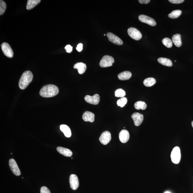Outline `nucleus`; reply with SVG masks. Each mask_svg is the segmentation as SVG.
Here are the masks:
<instances>
[{
	"mask_svg": "<svg viewBox=\"0 0 193 193\" xmlns=\"http://www.w3.org/2000/svg\"><path fill=\"white\" fill-rule=\"evenodd\" d=\"M59 92L58 88L57 86L53 85H44L41 88L40 92L41 96L49 98L56 96Z\"/></svg>",
	"mask_w": 193,
	"mask_h": 193,
	"instance_id": "nucleus-1",
	"label": "nucleus"
},
{
	"mask_svg": "<svg viewBox=\"0 0 193 193\" xmlns=\"http://www.w3.org/2000/svg\"><path fill=\"white\" fill-rule=\"evenodd\" d=\"M33 75L30 71L25 72L21 76L19 82V88L21 90H24L32 81Z\"/></svg>",
	"mask_w": 193,
	"mask_h": 193,
	"instance_id": "nucleus-2",
	"label": "nucleus"
},
{
	"mask_svg": "<svg viewBox=\"0 0 193 193\" xmlns=\"http://www.w3.org/2000/svg\"><path fill=\"white\" fill-rule=\"evenodd\" d=\"M180 149L179 147L176 146L173 148L171 153L172 161L174 164H178L181 160Z\"/></svg>",
	"mask_w": 193,
	"mask_h": 193,
	"instance_id": "nucleus-3",
	"label": "nucleus"
},
{
	"mask_svg": "<svg viewBox=\"0 0 193 193\" xmlns=\"http://www.w3.org/2000/svg\"><path fill=\"white\" fill-rule=\"evenodd\" d=\"M114 62V59L113 57L110 56H105L100 61V65L103 68L109 67L113 66Z\"/></svg>",
	"mask_w": 193,
	"mask_h": 193,
	"instance_id": "nucleus-4",
	"label": "nucleus"
},
{
	"mask_svg": "<svg viewBox=\"0 0 193 193\" xmlns=\"http://www.w3.org/2000/svg\"><path fill=\"white\" fill-rule=\"evenodd\" d=\"M129 36L135 40L138 41L141 39L142 34L139 30L135 28H130L128 29Z\"/></svg>",
	"mask_w": 193,
	"mask_h": 193,
	"instance_id": "nucleus-5",
	"label": "nucleus"
},
{
	"mask_svg": "<svg viewBox=\"0 0 193 193\" xmlns=\"http://www.w3.org/2000/svg\"><path fill=\"white\" fill-rule=\"evenodd\" d=\"M1 48L3 53L8 58H12L14 56V52L10 46L7 43H3L1 45Z\"/></svg>",
	"mask_w": 193,
	"mask_h": 193,
	"instance_id": "nucleus-6",
	"label": "nucleus"
},
{
	"mask_svg": "<svg viewBox=\"0 0 193 193\" xmlns=\"http://www.w3.org/2000/svg\"><path fill=\"white\" fill-rule=\"evenodd\" d=\"M138 19L141 22L145 23L151 26H155L156 25V21L154 19L144 15H140Z\"/></svg>",
	"mask_w": 193,
	"mask_h": 193,
	"instance_id": "nucleus-7",
	"label": "nucleus"
},
{
	"mask_svg": "<svg viewBox=\"0 0 193 193\" xmlns=\"http://www.w3.org/2000/svg\"><path fill=\"white\" fill-rule=\"evenodd\" d=\"M111 139V134L108 131H105L102 133L99 138L100 143L103 145L108 144Z\"/></svg>",
	"mask_w": 193,
	"mask_h": 193,
	"instance_id": "nucleus-8",
	"label": "nucleus"
},
{
	"mask_svg": "<svg viewBox=\"0 0 193 193\" xmlns=\"http://www.w3.org/2000/svg\"><path fill=\"white\" fill-rule=\"evenodd\" d=\"M85 101L88 103L94 105H97L99 103L100 97V95L97 94L92 96L87 95L85 97Z\"/></svg>",
	"mask_w": 193,
	"mask_h": 193,
	"instance_id": "nucleus-9",
	"label": "nucleus"
},
{
	"mask_svg": "<svg viewBox=\"0 0 193 193\" xmlns=\"http://www.w3.org/2000/svg\"><path fill=\"white\" fill-rule=\"evenodd\" d=\"M108 40L113 44L118 45H122L123 44L122 41L118 36L113 34V33L109 32L107 34Z\"/></svg>",
	"mask_w": 193,
	"mask_h": 193,
	"instance_id": "nucleus-10",
	"label": "nucleus"
},
{
	"mask_svg": "<svg viewBox=\"0 0 193 193\" xmlns=\"http://www.w3.org/2000/svg\"><path fill=\"white\" fill-rule=\"evenodd\" d=\"M9 166L12 172L16 176L20 175L21 173L19 167L15 160L11 159L9 161Z\"/></svg>",
	"mask_w": 193,
	"mask_h": 193,
	"instance_id": "nucleus-11",
	"label": "nucleus"
},
{
	"mask_svg": "<svg viewBox=\"0 0 193 193\" xmlns=\"http://www.w3.org/2000/svg\"><path fill=\"white\" fill-rule=\"evenodd\" d=\"M70 182L71 188L74 190L78 189L79 186V182L78 177L75 174L71 175Z\"/></svg>",
	"mask_w": 193,
	"mask_h": 193,
	"instance_id": "nucleus-12",
	"label": "nucleus"
},
{
	"mask_svg": "<svg viewBox=\"0 0 193 193\" xmlns=\"http://www.w3.org/2000/svg\"><path fill=\"white\" fill-rule=\"evenodd\" d=\"M131 118L134 121V124L136 126H140L143 120V115L139 113H135L131 115Z\"/></svg>",
	"mask_w": 193,
	"mask_h": 193,
	"instance_id": "nucleus-13",
	"label": "nucleus"
},
{
	"mask_svg": "<svg viewBox=\"0 0 193 193\" xmlns=\"http://www.w3.org/2000/svg\"><path fill=\"white\" fill-rule=\"evenodd\" d=\"M119 138L120 141L123 143L127 142L130 138V134L128 131L123 130L120 132Z\"/></svg>",
	"mask_w": 193,
	"mask_h": 193,
	"instance_id": "nucleus-14",
	"label": "nucleus"
},
{
	"mask_svg": "<svg viewBox=\"0 0 193 193\" xmlns=\"http://www.w3.org/2000/svg\"><path fill=\"white\" fill-rule=\"evenodd\" d=\"M95 115L91 112L86 111L83 114L82 118L84 121L93 122L95 121Z\"/></svg>",
	"mask_w": 193,
	"mask_h": 193,
	"instance_id": "nucleus-15",
	"label": "nucleus"
},
{
	"mask_svg": "<svg viewBox=\"0 0 193 193\" xmlns=\"http://www.w3.org/2000/svg\"><path fill=\"white\" fill-rule=\"evenodd\" d=\"M73 68L74 69H77L79 73L82 75L85 72L87 69V66L83 63L79 62L75 64Z\"/></svg>",
	"mask_w": 193,
	"mask_h": 193,
	"instance_id": "nucleus-16",
	"label": "nucleus"
},
{
	"mask_svg": "<svg viewBox=\"0 0 193 193\" xmlns=\"http://www.w3.org/2000/svg\"><path fill=\"white\" fill-rule=\"evenodd\" d=\"M57 150L59 153L64 156L70 157L72 155V152L67 148L59 147L57 148Z\"/></svg>",
	"mask_w": 193,
	"mask_h": 193,
	"instance_id": "nucleus-17",
	"label": "nucleus"
},
{
	"mask_svg": "<svg viewBox=\"0 0 193 193\" xmlns=\"http://www.w3.org/2000/svg\"><path fill=\"white\" fill-rule=\"evenodd\" d=\"M131 73L128 71L121 73L118 75V79L122 80H128L131 78Z\"/></svg>",
	"mask_w": 193,
	"mask_h": 193,
	"instance_id": "nucleus-18",
	"label": "nucleus"
},
{
	"mask_svg": "<svg viewBox=\"0 0 193 193\" xmlns=\"http://www.w3.org/2000/svg\"><path fill=\"white\" fill-rule=\"evenodd\" d=\"M60 129L66 137L70 138L71 136V132L69 127L65 125H61Z\"/></svg>",
	"mask_w": 193,
	"mask_h": 193,
	"instance_id": "nucleus-19",
	"label": "nucleus"
},
{
	"mask_svg": "<svg viewBox=\"0 0 193 193\" xmlns=\"http://www.w3.org/2000/svg\"><path fill=\"white\" fill-rule=\"evenodd\" d=\"M172 41L174 45L177 47H180L182 45V43L180 34H177L173 36L172 37Z\"/></svg>",
	"mask_w": 193,
	"mask_h": 193,
	"instance_id": "nucleus-20",
	"label": "nucleus"
},
{
	"mask_svg": "<svg viewBox=\"0 0 193 193\" xmlns=\"http://www.w3.org/2000/svg\"><path fill=\"white\" fill-rule=\"evenodd\" d=\"M158 61L163 65L167 67H171L172 66V63L170 59L165 58H160L158 59Z\"/></svg>",
	"mask_w": 193,
	"mask_h": 193,
	"instance_id": "nucleus-21",
	"label": "nucleus"
},
{
	"mask_svg": "<svg viewBox=\"0 0 193 193\" xmlns=\"http://www.w3.org/2000/svg\"><path fill=\"white\" fill-rule=\"evenodd\" d=\"M41 1V0H28V1L26 9L31 10L37 5Z\"/></svg>",
	"mask_w": 193,
	"mask_h": 193,
	"instance_id": "nucleus-22",
	"label": "nucleus"
},
{
	"mask_svg": "<svg viewBox=\"0 0 193 193\" xmlns=\"http://www.w3.org/2000/svg\"><path fill=\"white\" fill-rule=\"evenodd\" d=\"M134 106L136 110H145L147 107V105L144 102L139 101L135 103Z\"/></svg>",
	"mask_w": 193,
	"mask_h": 193,
	"instance_id": "nucleus-23",
	"label": "nucleus"
},
{
	"mask_svg": "<svg viewBox=\"0 0 193 193\" xmlns=\"http://www.w3.org/2000/svg\"><path fill=\"white\" fill-rule=\"evenodd\" d=\"M156 83V80L154 78H148L145 79L143 84L146 87H150L154 85Z\"/></svg>",
	"mask_w": 193,
	"mask_h": 193,
	"instance_id": "nucleus-24",
	"label": "nucleus"
},
{
	"mask_svg": "<svg viewBox=\"0 0 193 193\" xmlns=\"http://www.w3.org/2000/svg\"><path fill=\"white\" fill-rule=\"evenodd\" d=\"M182 14V11L179 10L173 11L169 14V17L171 19H176L179 17Z\"/></svg>",
	"mask_w": 193,
	"mask_h": 193,
	"instance_id": "nucleus-25",
	"label": "nucleus"
},
{
	"mask_svg": "<svg viewBox=\"0 0 193 193\" xmlns=\"http://www.w3.org/2000/svg\"><path fill=\"white\" fill-rule=\"evenodd\" d=\"M162 43L165 46L168 48H171L172 46V42L170 39L168 38H164L163 39Z\"/></svg>",
	"mask_w": 193,
	"mask_h": 193,
	"instance_id": "nucleus-26",
	"label": "nucleus"
},
{
	"mask_svg": "<svg viewBox=\"0 0 193 193\" xmlns=\"http://www.w3.org/2000/svg\"><path fill=\"white\" fill-rule=\"evenodd\" d=\"M126 95V92L124 90L120 88L115 90V97L123 98Z\"/></svg>",
	"mask_w": 193,
	"mask_h": 193,
	"instance_id": "nucleus-27",
	"label": "nucleus"
},
{
	"mask_svg": "<svg viewBox=\"0 0 193 193\" xmlns=\"http://www.w3.org/2000/svg\"><path fill=\"white\" fill-rule=\"evenodd\" d=\"M127 100L126 97H123L118 100L117 103L119 106L123 107L126 104Z\"/></svg>",
	"mask_w": 193,
	"mask_h": 193,
	"instance_id": "nucleus-28",
	"label": "nucleus"
},
{
	"mask_svg": "<svg viewBox=\"0 0 193 193\" xmlns=\"http://www.w3.org/2000/svg\"><path fill=\"white\" fill-rule=\"evenodd\" d=\"M6 4L4 1H0V15H1L4 14L6 8Z\"/></svg>",
	"mask_w": 193,
	"mask_h": 193,
	"instance_id": "nucleus-29",
	"label": "nucleus"
},
{
	"mask_svg": "<svg viewBox=\"0 0 193 193\" xmlns=\"http://www.w3.org/2000/svg\"><path fill=\"white\" fill-rule=\"evenodd\" d=\"M41 193H51V192L47 187L43 186L41 188Z\"/></svg>",
	"mask_w": 193,
	"mask_h": 193,
	"instance_id": "nucleus-30",
	"label": "nucleus"
},
{
	"mask_svg": "<svg viewBox=\"0 0 193 193\" xmlns=\"http://www.w3.org/2000/svg\"><path fill=\"white\" fill-rule=\"evenodd\" d=\"M169 1L173 4H179L184 2V0H169Z\"/></svg>",
	"mask_w": 193,
	"mask_h": 193,
	"instance_id": "nucleus-31",
	"label": "nucleus"
},
{
	"mask_svg": "<svg viewBox=\"0 0 193 193\" xmlns=\"http://www.w3.org/2000/svg\"><path fill=\"white\" fill-rule=\"evenodd\" d=\"M65 49L67 53H70L72 51L73 47L70 45H67L66 46Z\"/></svg>",
	"mask_w": 193,
	"mask_h": 193,
	"instance_id": "nucleus-32",
	"label": "nucleus"
},
{
	"mask_svg": "<svg viewBox=\"0 0 193 193\" xmlns=\"http://www.w3.org/2000/svg\"><path fill=\"white\" fill-rule=\"evenodd\" d=\"M76 49L78 52H81L83 49V44L82 43H79L77 46Z\"/></svg>",
	"mask_w": 193,
	"mask_h": 193,
	"instance_id": "nucleus-33",
	"label": "nucleus"
},
{
	"mask_svg": "<svg viewBox=\"0 0 193 193\" xmlns=\"http://www.w3.org/2000/svg\"><path fill=\"white\" fill-rule=\"evenodd\" d=\"M139 3L142 4H147L150 2V0H139Z\"/></svg>",
	"mask_w": 193,
	"mask_h": 193,
	"instance_id": "nucleus-34",
	"label": "nucleus"
},
{
	"mask_svg": "<svg viewBox=\"0 0 193 193\" xmlns=\"http://www.w3.org/2000/svg\"><path fill=\"white\" fill-rule=\"evenodd\" d=\"M165 193H171L170 192H169V191H167V192H165Z\"/></svg>",
	"mask_w": 193,
	"mask_h": 193,
	"instance_id": "nucleus-35",
	"label": "nucleus"
},
{
	"mask_svg": "<svg viewBox=\"0 0 193 193\" xmlns=\"http://www.w3.org/2000/svg\"><path fill=\"white\" fill-rule=\"evenodd\" d=\"M192 125L193 128V121L192 122Z\"/></svg>",
	"mask_w": 193,
	"mask_h": 193,
	"instance_id": "nucleus-36",
	"label": "nucleus"
},
{
	"mask_svg": "<svg viewBox=\"0 0 193 193\" xmlns=\"http://www.w3.org/2000/svg\"><path fill=\"white\" fill-rule=\"evenodd\" d=\"M104 36H105V34H104Z\"/></svg>",
	"mask_w": 193,
	"mask_h": 193,
	"instance_id": "nucleus-37",
	"label": "nucleus"
}]
</instances>
